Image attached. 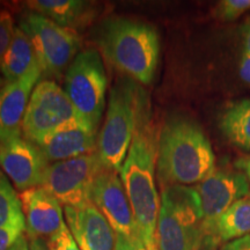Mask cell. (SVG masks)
Listing matches in <instances>:
<instances>
[{"label": "cell", "instance_id": "28", "mask_svg": "<svg viewBox=\"0 0 250 250\" xmlns=\"http://www.w3.org/2000/svg\"><path fill=\"white\" fill-rule=\"evenodd\" d=\"M235 166L236 169H239L240 171H242L243 174L246 175L247 179H248L249 183H250V155L243 156V158L237 159L235 161Z\"/></svg>", "mask_w": 250, "mask_h": 250}, {"label": "cell", "instance_id": "6", "mask_svg": "<svg viewBox=\"0 0 250 250\" xmlns=\"http://www.w3.org/2000/svg\"><path fill=\"white\" fill-rule=\"evenodd\" d=\"M107 85L104 65L95 50L79 52L65 74V93L81 120L95 131L104 111Z\"/></svg>", "mask_w": 250, "mask_h": 250}, {"label": "cell", "instance_id": "9", "mask_svg": "<svg viewBox=\"0 0 250 250\" xmlns=\"http://www.w3.org/2000/svg\"><path fill=\"white\" fill-rule=\"evenodd\" d=\"M103 168L98 152L55 162L49 165L41 187L62 206L87 204L94 179Z\"/></svg>", "mask_w": 250, "mask_h": 250}, {"label": "cell", "instance_id": "1", "mask_svg": "<svg viewBox=\"0 0 250 250\" xmlns=\"http://www.w3.org/2000/svg\"><path fill=\"white\" fill-rule=\"evenodd\" d=\"M148 100L140 111L129 153L120 177L129 198L140 239L147 250H158L155 242L160 198L155 186L158 138Z\"/></svg>", "mask_w": 250, "mask_h": 250}, {"label": "cell", "instance_id": "25", "mask_svg": "<svg viewBox=\"0 0 250 250\" xmlns=\"http://www.w3.org/2000/svg\"><path fill=\"white\" fill-rule=\"evenodd\" d=\"M26 232V223H15L0 227V250H9L17 240Z\"/></svg>", "mask_w": 250, "mask_h": 250}, {"label": "cell", "instance_id": "4", "mask_svg": "<svg viewBox=\"0 0 250 250\" xmlns=\"http://www.w3.org/2000/svg\"><path fill=\"white\" fill-rule=\"evenodd\" d=\"M147 100L138 83L127 77L111 88L98 144V153L104 168L120 173L129 153L140 111Z\"/></svg>", "mask_w": 250, "mask_h": 250}, {"label": "cell", "instance_id": "24", "mask_svg": "<svg viewBox=\"0 0 250 250\" xmlns=\"http://www.w3.org/2000/svg\"><path fill=\"white\" fill-rule=\"evenodd\" d=\"M46 246L49 250H80L77 242L74 241L67 225L55 235L46 239Z\"/></svg>", "mask_w": 250, "mask_h": 250}, {"label": "cell", "instance_id": "15", "mask_svg": "<svg viewBox=\"0 0 250 250\" xmlns=\"http://www.w3.org/2000/svg\"><path fill=\"white\" fill-rule=\"evenodd\" d=\"M41 74L42 70H36L0 88V143L22 137L24 114Z\"/></svg>", "mask_w": 250, "mask_h": 250}, {"label": "cell", "instance_id": "30", "mask_svg": "<svg viewBox=\"0 0 250 250\" xmlns=\"http://www.w3.org/2000/svg\"><path fill=\"white\" fill-rule=\"evenodd\" d=\"M9 250H29V245H28L27 237L24 235H21Z\"/></svg>", "mask_w": 250, "mask_h": 250}, {"label": "cell", "instance_id": "5", "mask_svg": "<svg viewBox=\"0 0 250 250\" xmlns=\"http://www.w3.org/2000/svg\"><path fill=\"white\" fill-rule=\"evenodd\" d=\"M155 242L158 250L204 248V220L196 188L169 186L162 189Z\"/></svg>", "mask_w": 250, "mask_h": 250}, {"label": "cell", "instance_id": "13", "mask_svg": "<svg viewBox=\"0 0 250 250\" xmlns=\"http://www.w3.org/2000/svg\"><path fill=\"white\" fill-rule=\"evenodd\" d=\"M65 221L80 250H115L116 233L92 202L64 206Z\"/></svg>", "mask_w": 250, "mask_h": 250}, {"label": "cell", "instance_id": "14", "mask_svg": "<svg viewBox=\"0 0 250 250\" xmlns=\"http://www.w3.org/2000/svg\"><path fill=\"white\" fill-rule=\"evenodd\" d=\"M27 235L31 240L55 235L66 226L62 204L44 188L37 187L20 192Z\"/></svg>", "mask_w": 250, "mask_h": 250}, {"label": "cell", "instance_id": "27", "mask_svg": "<svg viewBox=\"0 0 250 250\" xmlns=\"http://www.w3.org/2000/svg\"><path fill=\"white\" fill-rule=\"evenodd\" d=\"M221 250H250V235L225 243Z\"/></svg>", "mask_w": 250, "mask_h": 250}, {"label": "cell", "instance_id": "2", "mask_svg": "<svg viewBox=\"0 0 250 250\" xmlns=\"http://www.w3.org/2000/svg\"><path fill=\"white\" fill-rule=\"evenodd\" d=\"M214 169L213 148L201 125L187 116L166 122L156 152V176L162 189L199 184Z\"/></svg>", "mask_w": 250, "mask_h": 250}, {"label": "cell", "instance_id": "11", "mask_svg": "<svg viewBox=\"0 0 250 250\" xmlns=\"http://www.w3.org/2000/svg\"><path fill=\"white\" fill-rule=\"evenodd\" d=\"M89 198L104 215L115 233L133 241H142L118 171L103 168L94 179Z\"/></svg>", "mask_w": 250, "mask_h": 250}, {"label": "cell", "instance_id": "3", "mask_svg": "<svg viewBox=\"0 0 250 250\" xmlns=\"http://www.w3.org/2000/svg\"><path fill=\"white\" fill-rule=\"evenodd\" d=\"M102 54L130 79L149 85L160 54L158 31L151 24L126 18L103 21L98 33Z\"/></svg>", "mask_w": 250, "mask_h": 250}, {"label": "cell", "instance_id": "10", "mask_svg": "<svg viewBox=\"0 0 250 250\" xmlns=\"http://www.w3.org/2000/svg\"><path fill=\"white\" fill-rule=\"evenodd\" d=\"M204 220L205 243L203 250H215L213 232L218 219L240 199L250 195V183L239 169L215 168L213 173L197 184Z\"/></svg>", "mask_w": 250, "mask_h": 250}, {"label": "cell", "instance_id": "31", "mask_svg": "<svg viewBox=\"0 0 250 250\" xmlns=\"http://www.w3.org/2000/svg\"><path fill=\"white\" fill-rule=\"evenodd\" d=\"M29 250H49L46 242L42 239H34L29 243Z\"/></svg>", "mask_w": 250, "mask_h": 250}, {"label": "cell", "instance_id": "21", "mask_svg": "<svg viewBox=\"0 0 250 250\" xmlns=\"http://www.w3.org/2000/svg\"><path fill=\"white\" fill-rule=\"evenodd\" d=\"M15 223H24L22 205L11 181L0 169V227Z\"/></svg>", "mask_w": 250, "mask_h": 250}, {"label": "cell", "instance_id": "26", "mask_svg": "<svg viewBox=\"0 0 250 250\" xmlns=\"http://www.w3.org/2000/svg\"><path fill=\"white\" fill-rule=\"evenodd\" d=\"M115 250H147L142 241H133L129 237L116 234V245Z\"/></svg>", "mask_w": 250, "mask_h": 250}, {"label": "cell", "instance_id": "22", "mask_svg": "<svg viewBox=\"0 0 250 250\" xmlns=\"http://www.w3.org/2000/svg\"><path fill=\"white\" fill-rule=\"evenodd\" d=\"M250 11V0H225L215 8V17L223 21H233Z\"/></svg>", "mask_w": 250, "mask_h": 250}, {"label": "cell", "instance_id": "20", "mask_svg": "<svg viewBox=\"0 0 250 250\" xmlns=\"http://www.w3.org/2000/svg\"><path fill=\"white\" fill-rule=\"evenodd\" d=\"M250 235V196L240 199L218 219L213 232L215 246Z\"/></svg>", "mask_w": 250, "mask_h": 250}, {"label": "cell", "instance_id": "12", "mask_svg": "<svg viewBox=\"0 0 250 250\" xmlns=\"http://www.w3.org/2000/svg\"><path fill=\"white\" fill-rule=\"evenodd\" d=\"M49 161L24 137L0 143V167L20 192L42 186Z\"/></svg>", "mask_w": 250, "mask_h": 250}, {"label": "cell", "instance_id": "29", "mask_svg": "<svg viewBox=\"0 0 250 250\" xmlns=\"http://www.w3.org/2000/svg\"><path fill=\"white\" fill-rule=\"evenodd\" d=\"M240 76L246 83H250V55L243 56L241 66H240Z\"/></svg>", "mask_w": 250, "mask_h": 250}, {"label": "cell", "instance_id": "32", "mask_svg": "<svg viewBox=\"0 0 250 250\" xmlns=\"http://www.w3.org/2000/svg\"><path fill=\"white\" fill-rule=\"evenodd\" d=\"M245 55H250V23L245 34Z\"/></svg>", "mask_w": 250, "mask_h": 250}, {"label": "cell", "instance_id": "8", "mask_svg": "<svg viewBox=\"0 0 250 250\" xmlns=\"http://www.w3.org/2000/svg\"><path fill=\"white\" fill-rule=\"evenodd\" d=\"M83 122L65 90L52 80H42L31 93L24 114L22 134L36 144L68 125ZM85 123V122H83Z\"/></svg>", "mask_w": 250, "mask_h": 250}, {"label": "cell", "instance_id": "16", "mask_svg": "<svg viewBox=\"0 0 250 250\" xmlns=\"http://www.w3.org/2000/svg\"><path fill=\"white\" fill-rule=\"evenodd\" d=\"M98 131L83 122L68 125L36 143L52 164L98 152Z\"/></svg>", "mask_w": 250, "mask_h": 250}, {"label": "cell", "instance_id": "18", "mask_svg": "<svg viewBox=\"0 0 250 250\" xmlns=\"http://www.w3.org/2000/svg\"><path fill=\"white\" fill-rule=\"evenodd\" d=\"M28 4L36 13L72 30L85 24L93 15L88 2L78 0H36Z\"/></svg>", "mask_w": 250, "mask_h": 250}, {"label": "cell", "instance_id": "7", "mask_svg": "<svg viewBox=\"0 0 250 250\" xmlns=\"http://www.w3.org/2000/svg\"><path fill=\"white\" fill-rule=\"evenodd\" d=\"M19 28L29 37L46 76L59 77L77 57L80 39L76 30L59 26L36 12L23 15Z\"/></svg>", "mask_w": 250, "mask_h": 250}, {"label": "cell", "instance_id": "17", "mask_svg": "<svg viewBox=\"0 0 250 250\" xmlns=\"http://www.w3.org/2000/svg\"><path fill=\"white\" fill-rule=\"evenodd\" d=\"M36 70H41V66L29 37L15 27L13 39L0 65V72L6 83H14Z\"/></svg>", "mask_w": 250, "mask_h": 250}, {"label": "cell", "instance_id": "19", "mask_svg": "<svg viewBox=\"0 0 250 250\" xmlns=\"http://www.w3.org/2000/svg\"><path fill=\"white\" fill-rule=\"evenodd\" d=\"M219 127L228 142L250 152V99L233 103L219 118Z\"/></svg>", "mask_w": 250, "mask_h": 250}, {"label": "cell", "instance_id": "23", "mask_svg": "<svg viewBox=\"0 0 250 250\" xmlns=\"http://www.w3.org/2000/svg\"><path fill=\"white\" fill-rule=\"evenodd\" d=\"M14 21L6 11H0V65L14 35Z\"/></svg>", "mask_w": 250, "mask_h": 250}]
</instances>
